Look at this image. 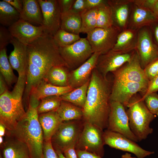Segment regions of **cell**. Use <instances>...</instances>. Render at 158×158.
Here are the masks:
<instances>
[{"label": "cell", "instance_id": "f35d334b", "mask_svg": "<svg viewBox=\"0 0 158 158\" xmlns=\"http://www.w3.org/2000/svg\"><path fill=\"white\" fill-rule=\"evenodd\" d=\"M147 79L150 81L158 75V59L147 66L144 69Z\"/></svg>", "mask_w": 158, "mask_h": 158}, {"label": "cell", "instance_id": "603a6c76", "mask_svg": "<svg viewBox=\"0 0 158 158\" xmlns=\"http://www.w3.org/2000/svg\"><path fill=\"white\" fill-rule=\"evenodd\" d=\"M7 136L1 145L3 158H30L28 149L25 144L12 136Z\"/></svg>", "mask_w": 158, "mask_h": 158}, {"label": "cell", "instance_id": "ffe728a7", "mask_svg": "<svg viewBox=\"0 0 158 158\" xmlns=\"http://www.w3.org/2000/svg\"><path fill=\"white\" fill-rule=\"evenodd\" d=\"M11 43L14 49L8 57L9 62L18 75H26L27 63V46L12 37Z\"/></svg>", "mask_w": 158, "mask_h": 158}, {"label": "cell", "instance_id": "30bf717a", "mask_svg": "<svg viewBox=\"0 0 158 158\" xmlns=\"http://www.w3.org/2000/svg\"><path fill=\"white\" fill-rule=\"evenodd\" d=\"M107 128L108 130L120 133L135 142H138L130 128L124 106L118 102L110 101Z\"/></svg>", "mask_w": 158, "mask_h": 158}, {"label": "cell", "instance_id": "6f0895ef", "mask_svg": "<svg viewBox=\"0 0 158 158\" xmlns=\"http://www.w3.org/2000/svg\"><path fill=\"white\" fill-rule=\"evenodd\" d=\"M0 158H3L2 156L1 155H0Z\"/></svg>", "mask_w": 158, "mask_h": 158}, {"label": "cell", "instance_id": "d4e9b609", "mask_svg": "<svg viewBox=\"0 0 158 158\" xmlns=\"http://www.w3.org/2000/svg\"><path fill=\"white\" fill-rule=\"evenodd\" d=\"M38 119L42 130L44 141L51 140V138L63 121L56 111L38 115Z\"/></svg>", "mask_w": 158, "mask_h": 158}, {"label": "cell", "instance_id": "db71d44e", "mask_svg": "<svg viewBox=\"0 0 158 158\" xmlns=\"http://www.w3.org/2000/svg\"><path fill=\"white\" fill-rule=\"evenodd\" d=\"M55 151L58 155L59 158H66L61 151L58 150H55Z\"/></svg>", "mask_w": 158, "mask_h": 158}, {"label": "cell", "instance_id": "f907efd6", "mask_svg": "<svg viewBox=\"0 0 158 158\" xmlns=\"http://www.w3.org/2000/svg\"><path fill=\"white\" fill-rule=\"evenodd\" d=\"M5 126L2 124L0 123V136H3L4 135L5 133Z\"/></svg>", "mask_w": 158, "mask_h": 158}, {"label": "cell", "instance_id": "4316f807", "mask_svg": "<svg viewBox=\"0 0 158 158\" xmlns=\"http://www.w3.org/2000/svg\"><path fill=\"white\" fill-rule=\"evenodd\" d=\"M69 68L64 66H59L52 68L43 80L53 85L59 87L69 86Z\"/></svg>", "mask_w": 158, "mask_h": 158}, {"label": "cell", "instance_id": "83f0119b", "mask_svg": "<svg viewBox=\"0 0 158 158\" xmlns=\"http://www.w3.org/2000/svg\"><path fill=\"white\" fill-rule=\"evenodd\" d=\"M81 25L80 14L71 10L61 13V29L73 34H79Z\"/></svg>", "mask_w": 158, "mask_h": 158}, {"label": "cell", "instance_id": "484cf974", "mask_svg": "<svg viewBox=\"0 0 158 158\" xmlns=\"http://www.w3.org/2000/svg\"><path fill=\"white\" fill-rule=\"evenodd\" d=\"M23 8L20 13V19L42 25L43 16L38 0H23Z\"/></svg>", "mask_w": 158, "mask_h": 158}, {"label": "cell", "instance_id": "9a60e30c", "mask_svg": "<svg viewBox=\"0 0 158 158\" xmlns=\"http://www.w3.org/2000/svg\"><path fill=\"white\" fill-rule=\"evenodd\" d=\"M148 85L141 83L114 81L110 100L118 102L126 107L132 97L137 92H146Z\"/></svg>", "mask_w": 158, "mask_h": 158}, {"label": "cell", "instance_id": "cb8c5ba5", "mask_svg": "<svg viewBox=\"0 0 158 158\" xmlns=\"http://www.w3.org/2000/svg\"><path fill=\"white\" fill-rule=\"evenodd\" d=\"M73 89L69 86L63 87L55 86L43 80L32 90L30 96L40 101L46 97L52 96H60Z\"/></svg>", "mask_w": 158, "mask_h": 158}, {"label": "cell", "instance_id": "ba28073f", "mask_svg": "<svg viewBox=\"0 0 158 158\" xmlns=\"http://www.w3.org/2000/svg\"><path fill=\"white\" fill-rule=\"evenodd\" d=\"M81 124L75 120L63 121L54 134L51 142L55 150L62 153L68 147L76 145L82 129Z\"/></svg>", "mask_w": 158, "mask_h": 158}, {"label": "cell", "instance_id": "2e32d148", "mask_svg": "<svg viewBox=\"0 0 158 158\" xmlns=\"http://www.w3.org/2000/svg\"><path fill=\"white\" fill-rule=\"evenodd\" d=\"M135 50L126 54H120L111 50L100 54L96 68L102 76L106 78L107 73L113 72L131 60Z\"/></svg>", "mask_w": 158, "mask_h": 158}, {"label": "cell", "instance_id": "1f68e13d", "mask_svg": "<svg viewBox=\"0 0 158 158\" xmlns=\"http://www.w3.org/2000/svg\"><path fill=\"white\" fill-rule=\"evenodd\" d=\"M12 68L7 57L6 48L0 50V74L10 87L13 84L16 83L18 79L14 73Z\"/></svg>", "mask_w": 158, "mask_h": 158}, {"label": "cell", "instance_id": "d6a6232c", "mask_svg": "<svg viewBox=\"0 0 158 158\" xmlns=\"http://www.w3.org/2000/svg\"><path fill=\"white\" fill-rule=\"evenodd\" d=\"M114 25L112 10L107 0L106 2L98 7L96 28H108Z\"/></svg>", "mask_w": 158, "mask_h": 158}, {"label": "cell", "instance_id": "f546056e", "mask_svg": "<svg viewBox=\"0 0 158 158\" xmlns=\"http://www.w3.org/2000/svg\"><path fill=\"white\" fill-rule=\"evenodd\" d=\"M56 111L63 121L79 120L83 116L82 108L63 100Z\"/></svg>", "mask_w": 158, "mask_h": 158}, {"label": "cell", "instance_id": "b9f144b4", "mask_svg": "<svg viewBox=\"0 0 158 158\" xmlns=\"http://www.w3.org/2000/svg\"><path fill=\"white\" fill-rule=\"evenodd\" d=\"M157 1V0H132V2L135 4L152 11Z\"/></svg>", "mask_w": 158, "mask_h": 158}, {"label": "cell", "instance_id": "ab89813d", "mask_svg": "<svg viewBox=\"0 0 158 158\" xmlns=\"http://www.w3.org/2000/svg\"><path fill=\"white\" fill-rule=\"evenodd\" d=\"M43 154V158H59L54 148L51 140L44 142Z\"/></svg>", "mask_w": 158, "mask_h": 158}, {"label": "cell", "instance_id": "9f6ffc18", "mask_svg": "<svg viewBox=\"0 0 158 158\" xmlns=\"http://www.w3.org/2000/svg\"><path fill=\"white\" fill-rule=\"evenodd\" d=\"M3 139L2 136H0V144L1 145L3 143Z\"/></svg>", "mask_w": 158, "mask_h": 158}, {"label": "cell", "instance_id": "4dcf8cb0", "mask_svg": "<svg viewBox=\"0 0 158 158\" xmlns=\"http://www.w3.org/2000/svg\"><path fill=\"white\" fill-rule=\"evenodd\" d=\"M20 13L4 0L0 1L1 25L9 27L20 19Z\"/></svg>", "mask_w": 158, "mask_h": 158}, {"label": "cell", "instance_id": "8fae6325", "mask_svg": "<svg viewBox=\"0 0 158 158\" xmlns=\"http://www.w3.org/2000/svg\"><path fill=\"white\" fill-rule=\"evenodd\" d=\"M112 73L114 81L135 82L148 86L150 81L141 67L139 56L136 50L130 62Z\"/></svg>", "mask_w": 158, "mask_h": 158}, {"label": "cell", "instance_id": "60d3db41", "mask_svg": "<svg viewBox=\"0 0 158 158\" xmlns=\"http://www.w3.org/2000/svg\"><path fill=\"white\" fill-rule=\"evenodd\" d=\"M158 91V75L150 81L146 92L142 97L144 98L148 95Z\"/></svg>", "mask_w": 158, "mask_h": 158}, {"label": "cell", "instance_id": "4fadbf2b", "mask_svg": "<svg viewBox=\"0 0 158 158\" xmlns=\"http://www.w3.org/2000/svg\"><path fill=\"white\" fill-rule=\"evenodd\" d=\"M42 11L44 33L53 36L60 29L61 13L58 0H38Z\"/></svg>", "mask_w": 158, "mask_h": 158}, {"label": "cell", "instance_id": "6da1fadb", "mask_svg": "<svg viewBox=\"0 0 158 158\" xmlns=\"http://www.w3.org/2000/svg\"><path fill=\"white\" fill-rule=\"evenodd\" d=\"M27 55L26 84L23 102L28 105L32 90L44 79L52 68L59 66L68 67L53 36L50 35L44 34L28 45Z\"/></svg>", "mask_w": 158, "mask_h": 158}, {"label": "cell", "instance_id": "9c48e42d", "mask_svg": "<svg viewBox=\"0 0 158 158\" xmlns=\"http://www.w3.org/2000/svg\"><path fill=\"white\" fill-rule=\"evenodd\" d=\"M59 51L69 68H77L87 60L93 54L86 38H81L72 44L59 47Z\"/></svg>", "mask_w": 158, "mask_h": 158}, {"label": "cell", "instance_id": "681fc988", "mask_svg": "<svg viewBox=\"0 0 158 158\" xmlns=\"http://www.w3.org/2000/svg\"><path fill=\"white\" fill-rule=\"evenodd\" d=\"M8 90V86L2 75H0V95Z\"/></svg>", "mask_w": 158, "mask_h": 158}, {"label": "cell", "instance_id": "7402d4cb", "mask_svg": "<svg viewBox=\"0 0 158 158\" xmlns=\"http://www.w3.org/2000/svg\"><path fill=\"white\" fill-rule=\"evenodd\" d=\"M138 30L127 28L122 30L118 36L112 49L120 54H126L136 50Z\"/></svg>", "mask_w": 158, "mask_h": 158}, {"label": "cell", "instance_id": "d6986e66", "mask_svg": "<svg viewBox=\"0 0 158 158\" xmlns=\"http://www.w3.org/2000/svg\"><path fill=\"white\" fill-rule=\"evenodd\" d=\"M158 18L152 10L135 5L131 0L128 28L138 30L150 25Z\"/></svg>", "mask_w": 158, "mask_h": 158}, {"label": "cell", "instance_id": "52a82bcc", "mask_svg": "<svg viewBox=\"0 0 158 158\" xmlns=\"http://www.w3.org/2000/svg\"><path fill=\"white\" fill-rule=\"evenodd\" d=\"M121 31L119 28L114 25L108 28H96L87 33L86 38L93 53L103 54L112 50Z\"/></svg>", "mask_w": 158, "mask_h": 158}, {"label": "cell", "instance_id": "8992f818", "mask_svg": "<svg viewBox=\"0 0 158 158\" xmlns=\"http://www.w3.org/2000/svg\"><path fill=\"white\" fill-rule=\"evenodd\" d=\"M103 130L97 126L85 121L83 128L75 145L77 149L85 150L102 157L105 145Z\"/></svg>", "mask_w": 158, "mask_h": 158}, {"label": "cell", "instance_id": "277c9868", "mask_svg": "<svg viewBox=\"0 0 158 158\" xmlns=\"http://www.w3.org/2000/svg\"><path fill=\"white\" fill-rule=\"evenodd\" d=\"M13 90L0 95V123L7 131L13 130L25 116L23 97L26 84V75H18Z\"/></svg>", "mask_w": 158, "mask_h": 158}, {"label": "cell", "instance_id": "8d00e7d4", "mask_svg": "<svg viewBox=\"0 0 158 158\" xmlns=\"http://www.w3.org/2000/svg\"><path fill=\"white\" fill-rule=\"evenodd\" d=\"M142 99L151 113L156 114L158 112V94L156 92L150 94Z\"/></svg>", "mask_w": 158, "mask_h": 158}, {"label": "cell", "instance_id": "44dd1931", "mask_svg": "<svg viewBox=\"0 0 158 158\" xmlns=\"http://www.w3.org/2000/svg\"><path fill=\"white\" fill-rule=\"evenodd\" d=\"M131 0H109L107 3L113 13L114 25L123 30L128 24Z\"/></svg>", "mask_w": 158, "mask_h": 158}, {"label": "cell", "instance_id": "7bdbcfd3", "mask_svg": "<svg viewBox=\"0 0 158 158\" xmlns=\"http://www.w3.org/2000/svg\"><path fill=\"white\" fill-rule=\"evenodd\" d=\"M86 9L85 0H75L70 10L80 14Z\"/></svg>", "mask_w": 158, "mask_h": 158}, {"label": "cell", "instance_id": "5b68a950", "mask_svg": "<svg viewBox=\"0 0 158 158\" xmlns=\"http://www.w3.org/2000/svg\"><path fill=\"white\" fill-rule=\"evenodd\" d=\"M135 95L129 102L126 112L130 129L140 141L152 133L153 129L150 125L156 116L148 109L142 97Z\"/></svg>", "mask_w": 158, "mask_h": 158}, {"label": "cell", "instance_id": "c3c4849f", "mask_svg": "<svg viewBox=\"0 0 158 158\" xmlns=\"http://www.w3.org/2000/svg\"><path fill=\"white\" fill-rule=\"evenodd\" d=\"M6 2L20 13L23 8V0H4Z\"/></svg>", "mask_w": 158, "mask_h": 158}, {"label": "cell", "instance_id": "3957f363", "mask_svg": "<svg viewBox=\"0 0 158 158\" xmlns=\"http://www.w3.org/2000/svg\"><path fill=\"white\" fill-rule=\"evenodd\" d=\"M40 101L30 97L25 116L13 130L7 133L27 146L30 158H43L44 139L37 110Z\"/></svg>", "mask_w": 158, "mask_h": 158}, {"label": "cell", "instance_id": "680465c9", "mask_svg": "<svg viewBox=\"0 0 158 158\" xmlns=\"http://www.w3.org/2000/svg\"><path fill=\"white\" fill-rule=\"evenodd\" d=\"M158 117V112L156 114Z\"/></svg>", "mask_w": 158, "mask_h": 158}, {"label": "cell", "instance_id": "e575fe53", "mask_svg": "<svg viewBox=\"0 0 158 158\" xmlns=\"http://www.w3.org/2000/svg\"><path fill=\"white\" fill-rule=\"evenodd\" d=\"M61 100L59 96H52L42 99L37 107L38 115L51 111H56Z\"/></svg>", "mask_w": 158, "mask_h": 158}, {"label": "cell", "instance_id": "7a4b0ae2", "mask_svg": "<svg viewBox=\"0 0 158 158\" xmlns=\"http://www.w3.org/2000/svg\"><path fill=\"white\" fill-rule=\"evenodd\" d=\"M111 91L109 81L96 68L92 73L86 101L82 109L85 121L103 130L107 128Z\"/></svg>", "mask_w": 158, "mask_h": 158}, {"label": "cell", "instance_id": "7dc6e473", "mask_svg": "<svg viewBox=\"0 0 158 158\" xmlns=\"http://www.w3.org/2000/svg\"><path fill=\"white\" fill-rule=\"evenodd\" d=\"M75 145H71L65 150L63 153L66 158H78L75 148Z\"/></svg>", "mask_w": 158, "mask_h": 158}, {"label": "cell", "instance_id": "e0dca14e", "mask_svg": "<svg viewBox=\"0 0 158 158\" xmlns=\"http://www.w3.org/2000/svg\"><path fill=\"white\" fill-rule=\"evenodd\" d=\"M8 29L13 37L27 46L44 34L42 25L35 26L20 19Z\"/></svg>", "mask_w": 158, "mask_h": 158}, {"label": "cell", "instance_id": "ac0fdd59", "mask_svg": "<svg viewBox=\"0 0 158 158\" xmlns=\"http://www.w3.org/2000/svg\"><path fill=\"white\" fill-rule=\"evenodd\" d=\"M100 53L95 52L85 62L70 72L69 86L73 89L77 88L85 84L90 79L92 72L96 68Z\"/></svg>", "mask_w": 158, "mask_h": 158}, {"label": "cell", "instance_id": "d590c367", "mask_svg": "<svg viewBox=\"0 0 158 158\" xmlns=\"http://www.w3.org/2000/svg\"><path fill=\"white\" fill-rule=\"evenodd\" d=\"M53 37L55 43L59 47L70 45L81 38L79 34L69 32L61 28Z\"/></svg>", "mask_w": 158, "mask_h": 158}, {"label": "cell", "instance_id": "816d5d0a", "mask_svg": "<svg viewBox=\"0 0 158 158\" xmlns=\"http://www.w3.org/2000/svg\"><path fill=\"white\" fill-rule=\"evenodd\" d=\"M152 11L158 18V0L153 8Z\"/></svg>", "mask_w": 158, "mask_h": 158}, {"label": "cell", "instance_id": "11a10c76", "mask_svg": "<svg viewBox=\"0 0 158 158\" xmlns=\"http://www.w3.org/2000/svg\"><path fill=\"white\" fill-rule=\"evenodd\" d=\"M155 35L157 40L158 43V26H157L155 28Z\"/></svg>", "mask_w": 158, "mask_h": 158}, {"label": "cell", "instance_id": "f6af8a7d", "mask_svg": "<svg viewBox=\"0 0 158 158\" xmlns=\"http://www.w3.org/2000/svg\"><path fill=\"white\" fill-rule=\"evenodd\" d=\"M107 1V0H85L86 9H90L98 8Z\"/></svg>", "mask_w": 158, "mask_h": 158}, {"label": "cell", "instance_id": "f5cc1de1", "mask_svg": "<svg viewBox=\"0 0 158 158\" xmlns=\"http://www.w3.org/2000/svg\"><path fill=\"white\" fill-rule=\"evenodd\" d=\"M121 158H137L136 157H133L131 154L128 152H126L125 154L122 155Z\"/></svg>", "mask_w": 158, "mask_h": 158}, {"label": "cell", "instance_id": "5bb4252c", "mask_svg": "<svg viewBox=\"0 0 158 158\" xmlns=\"http://www.w3.org/2000/svg\"><path fill=\"white\" fill-rule=\"evenodd\" d=\"M136 50L143 69L158 59V48L153 42L148 30L145 27L139 30Z\"/></svg>", "mask_w": 158, "mask_h": 158}, {"label": "cell", "instance_id": "f1b7e54d", "mask_svg": "<svg viewBox=\"0 0 158 158\" xmlns=\"http://www.w3.org/2000/svg\"><path fill=\"white\" fill-rule=\"evenodd\" d=\"M90 82V80L83 85L60 96V99L83 109L86 101Z\"/></svg>", "mask_w": 158, "mask_h": 158}, {"label": "cell", "instance_id": "bcb514c9", "mask_svg": "<svg viewBox=\"0 0 158 158\" xmlns=\"http://www.w3.org/2000/svg\"><path fill=\"white\" fill-rule=\"evenodd\" d=\"M78 158H102L100 156L86 150H76Z\"/></svg>", "mask_w": 158, "mask_h": 158}, {"label": "cell", "instance_id": "836d02e7", "mask_svg": "<svg viewBox=\"0 0 158 158\" xmlns=\"http://www.w3.org/2000/svg\"><path fill=\"white\" fill-rule=\"evenodd\" d=\"M98 8L86 9L80 14L82 20L80 33H87L97 27Z\"/></svg>", "mask_w": 158, "mask_h": 158}, {"label": "cell", "instance_id": "7c38bea8", "mask_svg": "<svg viewBox=\"0 0 158 158\" xmlns=\"http://www.w3.org/2000/svg\"><path fill=\"white\" fill-rule=\"evenodd\" d=\"M105 145L111 147L131 153L137 158H144L154 153V151L146 150L135 142L118 133L107 130L104 132Z\"/></svg>", "mask_w": 158, "mask_h": 158}, {"label": "cell", "instance_id": "74e56055", "mask_svg": "<svg viewBox=\"0 0 158 158\" xmlns=\"http://www.w3.org/2000/svg\"><path fill=\"white\" fill-rule=\"evenodd\" d=\"M13 36L8 28L1 25L0 26V50L6 48L11 43Z\"/></svg>", "mask_w": 158, "mask_h": 158}, {"label": "cell", "instance_id": "ee69618b", "mask_svg": "<svg viewBox=\"0 0 158 158\" xmlns=\"http://www.w3.org/2000/svg\"><path fill=\"white\" fill-rule=\"evenodd\" d=\"M75 0H58L61 13L70 10Z\"/></svg>", "mask_w": 158, "mask_h": 158}]
</instances>
